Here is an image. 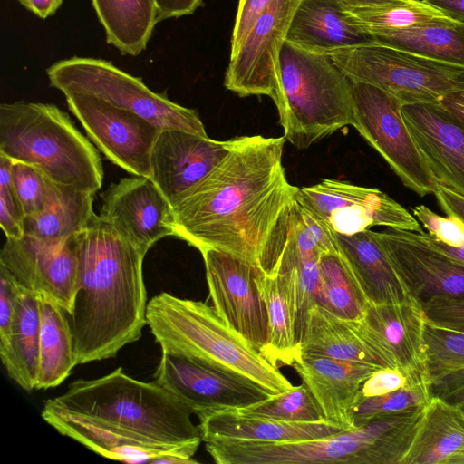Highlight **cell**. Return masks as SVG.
<instances>
[{
  "label": "cell",
  "instance_id": "6da1fadb",
  "mask_svg": "<svg viewBox=\"0 0 464 464\" xmlns=\"http://www.w3.org/2000/svg\"><path fill=\"white\" fill-rule=\"evenodd\" d=\"M285 142L233 138L227 156L172 204L174 236L199 251L222 250L256 265L299 188L285 175Z\"/></svg>",
  "mask_w": 464,
  "mask_h": 464
},
{
  "label": "cell",
  "instance_id": "7a4b0ae2",
  "mask_svg": "<svg viewBox=\"0 0 464 464\" xmlns=\"http://www.w3.org/2000/svg\"><path fill=\"white\" fill-rule=\"evenodd\" d=\"M79 287L71 327L75 364L113 358L147 325L145 257L101 216L78 236Z\"/></svg>",
  "mask_w": 464,
  "mask_h": 464
},
{
  "label": "cell",
  "instance_id": "3957f363",
  "mask_svg": "<svg viewBox=\"0 0 464 464\" xmlns=\"http://www.w3.org/2000/svg\"><path fill=\"white\" fill-rule=\"evenodd\" d=\"M146 317L161 350L244 378L271 395L294 387L214 306L162 292L148 302Z\"/></svg>",
  "mask_w": 464,
  "mask_h": 464
},
{
  "label": "cell",
  "instance_id": "277c9868",
  "mask_svg": "<svg viewBox=\"0 0 464 464\" xmlns=\"http://www.w3.org/2000/svg\"><path fill=\"white\" fill-rule=\"evenodd\" d=\"M423 408L382 415L319 439L264 442L211 438L203 442L218 464H401Z\"/></svg>",
  "mask_w": 464,
  "mask_h": 464
},
{
  "label": "cell",
  "instance_id": "5b68a950",
  "mask_svg": "<svg viewBox=\"0 0 464 464\" xmlns=\"http://www.w3.org/2000/svg\"><path fill=\"white\" fill-rule=\"evenodd\" d=\"M46 402L162 445L202 440L188 405L155 382L127 375L121 367L100 378L76 380Z\"/></svg>",
  "mask_w": 464,
  "mask_h": 464
},
{
  "label": "cell",
  "instance_id": "8992f818",
  "mask_svg": "<svg viewBox=\"0 0 464 464\" xmlns=\"http://www.w3.org/2000/svg\"><path fill=\"white\" fill-rule=\"evenodd\" d=\"M0 155L30 164L55 183L95 194L103 169L97 150L54 104L0 105Z\"/></svg>",
  "mask_w": 464,
  "mask_h": 464
},
{
  "label": "cell",
  "instance_id": "52a82bcc",
  "mask_svg": "<svg viewBox=\"0 0 464 464\" xmlns=\"http://www.w3.org/2000/svg\"><path fill=\"white\" fill-rule=\"evenodd\" d=\"M280 82L271 98L284 137L299 150L309 148L353 123L351 80L328 55L287 42L280 54Z\"/></svg>",
  "mask_w": 464,
  "mask_h": 464
},
{
  "label": "cell",
  "instance_id": "ba28073f",
  "mask_svg": "<svg viewBox=\"0 0 464 464\" xmlns=\"http://www.w3.org/2000/svg\"><path fill=\"white\" fill-rule=\"evenodd\" d=\"M46 73L53 87L64 96L95 97L134 112L160 129H179L208 137L198 112L154 92L142 82L103 59L71 57L53 63Z\"/></svg>",
  "mask_w": 464,
  "mask_h": 464
},
{
  "label": "cell",
  "instance_id": "9c48e42d",
  "mask_svg": "<svg viewBox=\"0 0 464 464\" xmlns=\"http://www.w3.org/2000/svg\"><path fill=\"white\" fill-rule=\"evenodd\" d=\"M330 57L352 82L378 87L404 104L439 102L464 86V69L377 42Z\"/></svg>",
  "mask_w": 464,
  "mask_h": 464
},
{
  "label": "cell",
  "instance_id": "30bf717a",
  "mask_svg": "<svg viewBox=\"0 0 464 464\" xmlns=\"http://www.w3.org/2000/svg\"><path fill=\"white\" fill-rule=\"evenodd\" d=\"M352 86L353 126L405 187L420 197L434 194L436 181L406 125L401 112L404 103L365 82H352Z\"/></svg>",
  "mask_w": 464,
  "mask_h": 464
},
{
  "label": "cell",
  "instance_id": "8fae6325",
  "mask_svg": "<svg viewBox=\"0 0 464 464\" xmlns=\"http://www.w3.org/2000/svg\"><path fill=\"white\" fill-rule=\"evenodd\" d=\"M295 196L337 233L351 235L376 226L423 230L413 214L376 188L324 179L299 188Z\"/></svg>",
  "mask_w": 464,
  "mask_h": 464
},
{
  "label": "cell",
  "instance_id": "7c38bea8",
  "mask_svg": "<svg viewBox=\"0 0 464 464\" xmlns=\"http://www.w3.org/2000/svg\"><path fill=\"white\" fill-rule=\"evenodd\" d=\"M213 306L224 322L261 353L268 337V314L257 277L260 268L214 248L200 251Z\"/></svg>",
  "mask_w": 464,
  "mask_h": 464
},
{
  "label": "cell",
  "instance_id": "4fadbf2b",
  "mask_svg": "<svg viewBox=\"0 0 464 464\" xmlns=\"http://www.w3.org/2000/svg\"><path fill=\"white\" fill-rule=\"evenodd\" d=\"M69 110L90 140L113 164L151 178V152L161 130L145 118L92 96H65Z\"/></svg>",
  "mask_w": 464,
  "mask_h": 464
},
{
  "label": "cell",
  "instance_id": "5bb4252c",
  "mask_svg": "<svg viewBox=\"0 0 464 464\" xmlns=\"http://www.w3.org/2000/svg\"><path fill=\"white\" fill-rule=\"evenodd\" d=\"M302 0H272L237 50L230 53L224 85L240 97L272 98L280 82V54Z\"/></svg>",
  "mask_w": 464,
  "mask_h": 464
},
{
  "label": "cell",
  "instance_id": "9a60e30c",
  "mask_svg": "<svg viewBox=\"0 0 464 464\" xmlns=\"http://www.w3.org/2000/svg\"><path fill=\"white\" fill-rule=\"evenodd\" d=\"M78 236L62 243L6 237L0 253L5 266L24 288L50 297L72 314L79 287Z\"/></svg>",
  "mask_w": 464,
  "mask_h": 464
},
{
  "label": "cell",
  "instance_id": "2e32d148",
  "mask_svg": "<svg viewBox=\"0 0 464 464\" xmlns=\"http://www.w3.org/2000/svg\"><path fill=\"white\" fill-rule=\"evenodd\" d=\"M350 322L385 367L426 373L427 316L422 304L413 295L399 303L368 301L362 316Z\"/></svg>",
  "mask_w": 464,
  "mask_h": 464
},
{
  "label": "cell",
  "instance_id": "e0dca14e",
  "mask_svg": "<svg viewBox=\"0 0 464 464\" xmlns=\"http://www.w3.org/2000/svg\"><path fill=\"white\" fill-rule=\"evenodd\" d=\"M161 352L154 382L188 405L194 414L244 408L272 396L244 378L175 353Z\"/></svg>",
  "mask_w": 464,
  "mask_h": 464
},
{
  "label": "cell",
  "instance_id": "ac0fdd59",
  "mask_svg": "<svg viewBox=\"0 0 464 464\" xmlns=\"http://www.w3.org/2000/svg\"><path fill=\"white\" fill-rule=\"evenodd\" d=\"M42 418L60 434L105 458L127 463L195 464L202 440L162 445L105 422L76 415L44 402Z\"/></svg>",
  "mask_w": 464,
  "mask_h": 464
},
{
  "label": "cell",
  "instance_id": "d6986e66",
  "mask_svg": "<svg viewBox=\"0 0 464 464\" xmlns=\"http://www.w3.org/2000/svg\"><path fill=\"white\" fill-rule=\"evenodd\" d=\"M374 235L411 294L420 303L464 297V263L445 255L420 232L388 228Z\"/></svg>",
  "mask_w": 464,
  "mask_h": 464
},
{
  "label": "cell",
  "instance_id": "ffe728a7",
  "mask_svg": "<svg viewBox=\"0 0 464 464\" xmlns=\"http://www.w3.org/2000/svg\"><path fill=\"white\" fill-rule=\"evenodd\" d=\"M102 198L101 218L143 255L174 236L172 205L151 178H122Z\"/></svg>",
  "mask_w": 464,
  "mask_h": 464
},
{
  "label": "cell",
  "instance_id": "44dd1931",
  "mask_svg": "<svg viewBox=\"0 0 464 464\" xmlns=\"http://www.w3.org/2000/svg\"><path fill=\"white\" fill-rule=\"evenodd\" d=\"M233 139L216 140L179 129H161L151 152V179L171 205L229 152Z\"/></svg>",
  "mask_w": 464,
  "mask_h": 464
},
{
  "label": "cell",
  "instance_id": "7402d4cb",
  "mask_svg": "<svg viewBox=\"0 0 464 464\" xmlns=\"http://www.w3.org/2000/svg\"><path fill=\"white\" fill-rule=\"evenodd\" d=\"M318 406L325 422L353 429V412L364 381L382 367L359 362L303 355L293 366Z\"/></svg>",
  "mask_w": 464,
  "mask_h": 464
},
{
  "label": "cell",
  "instance_id": "603a6c76",
  "mask_svg": "<svg viewBox=\"0 0 464 464\" xmlns=\"http://www.w3.org/2000/svg\"><path fill=\"white\" fill-rule=\"evenodd\" d=\"M401 112L436 183L464 197V128L438 102L403 104Z\"/></svg>",
  "mask_w": 464,
  "mask_h": 464
},
{
  "label": "cell",
  "instance_id": "cb8c5ba5",
  "mask_svg": "<svg viewBox=\"0 0 464 464\" xmlns=\"http://www.w3.org/2000/svg\"><path fill=\"white\" fill-rule=\"evenodd\" d=\"M285 42L309 53L330 56L376 41L351 22L336 0H302Z\"/></svg>",
  "mask_w": 464,
  "mask_h": 464
},
{
  "label": "cell",
  "instance_id": "d4e9b609",
  "mask_svg": "<svg viewBox=\"0 0 464 464\" xmlns=\"http://www.w3.org/2000/svg\"><path fill=\"white\" fill-rule=\"evenodd\" d=\"M260 295L268 314L269 337L262 355L277 368L293 366L302 358L296 267L273 276L261 269L257 277Z\"/></svg>",
  "mask_w": 464,
  "mask_h": 464
},
{
  "label": "cell",
  "instance_id": "484cf974",
  "mask_svg": "<svg viewBox=\"0 0 464 464\" xmlns=\"http://www.w3.org/2000/svg\"><path fill=\"white\" fill-rule=\"evenodd\" d=\"M333 232L338 253L369 301L399 303L412 295L374 231L367 229L351 235Z\"/></svg>",
  "mask_w": 464,
  "mask_h": 464
},
{
  "label": "cell",
  "instance_id": "4316f807",
  "mask_svg": "<svg viewBox=\"0 0 464 464\" xmlns=\"http://www.w3.org/2000/svg\"><path fill=\"white\" fill-rule=\"evenodd\" d=\"M202 440L226 438L264 442L304 440L327 437L343 430L325 421L289 422L249 416L236 409H223L196 414Z\"/></svg>",
  "mask_w": 464,
  "mask_h": 464
},
{
  "label": "cell",
  "instance_id": "83f0119b",
  "mask_svg": "<svg viewBox=\"0 0 464 464\" xmlns=\"http://www.w3.org/2000/svg\"><path fill=\"white\" fill-rule=\"evenodd\" d=\"M463 450V411L456 404L432 395L401 464H445Z\"/></svg>",
  "mask_w": 464,
  "mask_h": 464
},
{
  "label": "cell",
  "instance_id": "f1b7e54d",
  "mask_svg": "<svg viewBox=\"0 0 464 464\" xmlns=\"http://www.w3.org/2000/svg\"><path fill=\"white\" fill-rule=\"evenodd\" d=\"M368 34L377 43L464 69V24L446 19Z\"/></svg>",
  "mask_w": 464,
  "mask_h": 464
},
{
  "label": "cell",
  "instance_id": "f546056e",
  "mask_svg": "<svg viewBox=\"0 0 464 464\" xmlns=\"http://www.w3.org/2000/svg\"><path fill=\"white\" fill-rule=\"evenodd\" d=\"M40 311L37 295L21 285L7 343L0 357L8 376L21 388L35 389L39 365Z\"/></svg>",
  "mask_w": 464,
  "mask_h": 464
},
{
  "label": "cell",
  "instance_id": "4dcf8cb0",
  "mask_svg": "<svg viewBox=\"0 0 464 464\" xmlns=\"http://www.w3.org/2000/svg\"><path fill=\"white\" fill-rule=\"evenodd\" d=\"M300 346L302 355L372 363L386 368L359 337L350 321L318 305L307 314Z\"/></svg>",
  "mask_w": 464,
  "mask_h": 464
},
{
  "label": "cell",
  "instance_id": "1f68e13d",
  "mask_svg": "<svg viewBox=\"0 0 464 464\" xmlns=\"http://www.w3.org/2000/svg\"><path fill=\"white\" fill-rule=\"evenodd\" d=\"M94 194L72 187L53 184L52 198L41 213L25 217L24 236L45 243H62L81 234L95 213Z\"/></svg>",
  "mask_w": 464,
  "mask_h": 464
},
{
  "label": "cell",
  "instance_id": "d6a6232c",
  "mask_svg": "<svg viewBox=\"0 0 464 464\" xmlns=\"http://www.w3.org/2000/svg\"><path fill=\"white\" fill-rule=\"evenodd\" d=\"M37 299L40 340L35 389L46 390L60 385L76 364L72 334L66 313L48 296L37 295Z\"/></svg>",
  "mask_w": 464,
  "mask_h": 464
},
{
  "label": "cell",
  "instance_id": "836d02e7",
  "mask_svg": "<svg viewBox=\"0 0 464 464\" xmlns=\"http://www.w3.org/2000/svg\"><path fill=\"white\" fill-rule=\"evenodd\" d=\"M109 44L137 56L147 47L160 22L154 0H92Z\"/></svg>",
  "mask_w": 464,
  "mask_h": 464
},
{
  "label": "cell",
  "instance_id": "e575fe53",
  "mask_svg": "<svg viewBox=\"0 0 464 464\" xmlns=\"http://www.w3.org/2000/svg\"><path fill=\"white\" fill-rule=\"evenodd\" d=\"M318 266L317 305L342 319L359 320L369 300L343 258L338 252L324 253Z\"/></svg>",
  "mask_w": 464,
  "mask_h": 464
},
{
  "label": "cell",
  "instance_id": "d590c367",
  "mask_svg": "<svg viewBox=\"0 0 464 464\" xmlns=\"http://www.w3.org/2000/svg\"><path fill=\"white\" fill-rule=\"evenodd\" d=\"M351 22L368 33L378 29H401L432 21L450 19L422 0H404L383 5L346 11Z\"/></svg>",
  "mask_w": 464,
  "mask_h": 464
},
{
  "label": "cell",
  "instance_id": "8d00e7d4",
  "mask_svg": "<svg viewBox=\"0 0 464 464\" xmlns=\"http://www.w3.org/2000/svg\"><path fill=\"white\" fill-rule=\"evenodd\" d=\"M431 397L428 379L413 381L382 395L361 396L353 412V427H360L382 415L423 408Z\"/></svg>",
  "mask_w": 464,
  "mask_h": 464
},
{
  "label": "cell",
  "instance_id": "74e56055",
  "mask_svg": "<svg viewBox=\"0 0 464 464\" xmlns=\"http://www.w3.org/2000/svg\"><path fill=\"white\" fill-rule=\"evenodd\" d=\"M237 411L289 422H321L323 415L307 388L301 384Z\"/></svg>",
  "mask_w": 464,
  "mask_h": 464
},
{
  "label": "cell",
  "instance_id": "f35d334b",
  "mask_svg": "<svg viewBox=\"0 0 464 464\" xmlns=\"http://www.w3.org/2000/svg\"><path fill=\"white\" fill-rule=\"evenodd\" d=\"M11 173L25 217L44 211L50 203L54 182L37 168L21 161H12Z\"/></svg>",
  "mask_w": 464,
  "mask_h": 464
},
{
  "label": "cell",
  "instance_id": "ab89813d",
  "mask_svg": "<svg viewBox=\"0 0 464 464\" xmlns=\"http://www.w3.org/2000/svg\"><path fill=\"white\" fill-rule=\"evenodd\" d=\"M12 160L0 155V226L6 237L24 236V211L11 173Z\"/></svg>",
  "mask_w": 464,
  "mask_h": 464
},
{
  "label": "cell",
  "instance_id": "60d3db41",
  "mask_svg": "<svg viewBox=\"0 0 464 464\" xmlns=\"http://www.w3.org/2000/svg\"><path fill=\"white\" fill-rule=\"evenodd\" d=\"M412 214L434 239L451 246H464V221L460 218L440 216L425 205L416 206Z\"/></svg>",
  "mask_w": 464,
  "mask_h": 464
},
{
  "label": "cell",
  "instance_id": "b9f144b4",
  "mask_svg": "<svg viewBox=\"0 0 464 464\" xmlns=\"http://www.w3.org/2000/svg\"><path fill=\"white\" fill-rule=\"evenodd\" d=\"M421 304L430 323L464 334V297L436 296Z\"/></svg>",
  "mask_w": 464,
  "mask_h": 464
},
{
  "label": "cell",
  "instance_id": "7bdbcfd3",
  "mask_svg": "<svg viewBox=\"0 0 464 464\" xmlns=\"http://www.w3.org/2000/svg\"><path fill=\"white\" fill-rule=\"evenodd\" d=\"M420 379H428L427 374L409 373L390 367L382 368L375 371L364 381L361 389V396L373 397L382 395Z\"/></svg>",
  "mask_w": 464,
  "mask_h": 464
},
{
  "label": "cell",
  "instance_id": "ee69618b",
  "mask_svg": "<svg viewBox=\"0 0 464 464\" xmlns=\"http://www.w3.org/2000/svg\"><path fill=\"white\" fill-rule=\"evenodd\" d=\"M20 290L21 285L0 266V347L5 346L10 337Z\"/></svg>",
  "mask_w": 464,
  "mask_h": 464
},
{
  "label": "cell",
  "instance_id": "f6af8a7d",
  "mask_svg": "<svg viewBox=\"0 0 464 464\" xmlns=\"http://www.w3.org/2000/svg\"><path fill=\"white\" fill-rule=\"evenodd\" d=\"M272 0H239L231 36V53L245 40L260 14Z\"/></svg>",
  "mask_w": 464,
  "mask_h": 464
},
{
  "label": "cell",
  "instance_id": "bcb514c9",
  "mask_svg": "<svg viewBox=\"0 0 464 464\" xmlns=\"http://www.w3.org/2000/svg\"><path fill=\"white\" fill-rule=\"evenodd\" d=\"M430 387L433 396L450 403L464 400V368L430 381Z\"/></svg>",
  "mask_w": 464,
  "mask_h": 464
},
{
  "label": "cell",
  "instance_id": "7dc6e473",
  "mask_svg": "<svg viewBox=\"0 0 464 464\" xmlns=\"http://www.w3.org/2000/svg\"><path fill=\"white\" fill-rule=\"evenodd\" d=\"M435 198L446 215H453L464 221V197L450 188L436 183Z\"/></svg>",
  "mask_w": 464,
  "mask_h": 464
},
{
  "label": "cell",
  "instance_id": "c3c4849f",
  "mask_svg": "<svg viewBox=\"0 0 464 464\" xmlns=\"http://www.w3.org/2000/svg\"><path fill=\"white\" fill-rule=\"evenodd\" d=\"M160 22L193 14L202 5V0H154Z\"/></svg>",
  "mask_w": 464,
  "mask_h": 464
},
{
  "label": "cell",
  "instance_id": "681fc988",
  "mask_svg": "<svg viewBox=\"0 0 464 464\" xmlns=\"http://www.w3.org/2000/svg\"><path fill=\"white\" fill-rule=\"evenodd\" d=\"M438 103L464 128V86L447 93L440 99Z\"/></svg>",
  "mask_w": 464,
  "mask_h": 464
},
{
  "label": "cell",
  "instance_id": "f907efd6",
  "mask_svg": "<svg viewBox=\"0 0 464 464\" xmlns=\"http://www.w3.org/2000/svg\"><path fill=\"white\" fill-rule=\"evenodd\" d=\"M29 12L45 19L56 13L63 0H17Z\"/></svg>",
  "mask_w": 464,
  "mask_h": 464
},
{
  "label": "cell",
  "instance_id": "816d5d0a",
  "mask_svg": "<svg viewBox=\"0 0 464 464\" xmlns=\"http://www.w3.org/2000/svg\"><path fill=\"white\" fill-rule=\"evenodd\" d=\"M450 19L464 24V0H422Z\"/></svg>",
  "mask_w": 464,
  "mask_h": 464
},
{
  "label": "cell",
  "instance_id": "f5cc1de1",
  "mask_svg": "<svg viewBox=\"0 0 464 464\" xmlns=\"http://www.w3.org/2000/svg\"><path fill=\"white\" fill-rule=\"evenodd\" d=\"M344 11L369 8L404 0H336Z\"/></svg>",
  "mask_w": 464,
  "mask_h": 464
},
{
  "label": "cell",
  "instance_id": "db71d44e",
  "mask_svg": "<svg viewBox=\"0 0 464 464\" xmlns=\"http://www.w3.org/2000/svg\"><path fill=\"white\" fill-rule=\"evenodd\" d=\"M426 237L428 242L434 247H436L445 255L450 256L451 258L458 260L461 263H464V246L459 247L449 246L447 244H444L434 239L431 236H430L429 233H426Z\"/></svg>",
  "mask_w": 464,
  "mask_h": 464
},
{
  "label": "cell",
  "instance_id": "11a10c76",
  "mask_svg": "<svg viewBox=\"0 0 464 464\" xmlns=\"http://www.w3.org/2000/svg\"><path fill=\"white\" fill-rule=\"evenodd\" d=\"M445 464H464V450L451 456Z\"/></svg>",
  "mask_w": 464,
  "mask_h": 464
},
{
  "label": "cell",
  "instance_id": "9f6ffc18",
  "mask_svg": "<svg viewBox=\"0 0 464 464\" xmlns=\"http://www.w3.org/2000/svg\"><path fill=\"white\" fill-rule=\"evenodd\" d=\"M453 404H456L464 413V400Z\"/></svg>",
  "mask_w": 464,
  "mask_h": 464
}]
</instances>
